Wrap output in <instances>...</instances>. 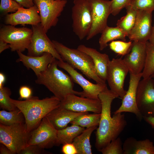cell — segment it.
<instances>
[{
    "instance_id": "13",
    "label": "cell",
    "mask_w": 154,
    "mask_h": 154,
    "mask_svg": "<svg viewBox=\"0 0 154 154\" xmlns=\"http://www.w3.org/2000/svg\"><path fill=\"white\" fill-rule=\"evenodd\" d=\"M136 102L143 117H154V82L151 77L143 78L140 81L137 92Z\"/></svg>"
},
{
    "instance_id": "40",
    "label": "cell",
    "mask_w": 154,
    "mask_h": 154,
    "mask_svg": "<svg viewBox=\"0 0 154 154\" xmlns=\"http://www.w3.org/2000/svg\"><path fill=\"white\" fill-rule=\"evenodd\" d=\"M22 7L26 8H29L35 5L34 0H14Z\"/></svg>"
},
{
    "instance_id": "44",
    "label": "cell",
    "mask_w": 154,
    "mask_h": 154,
    "mask_svg": "<svg viewBox=\"0 0 154 154\" xmlns=\"http://www.w3.org/2000/svg\"><path fill=\"white\" fill-rule=\"evenodd\" d=\"M5 77L4 74L2 72L0 73V88L4 86V84L5 81Z\"/></svg>"
},
{
    "instance_id": "10",
    "label": "cell",
    "mask_w": 154,
    "mask_h": 154,
    "mask_svg": "<svg viewBox=\"0 0 154 154\" xmlns=\"http://www.w3.org/2000/svg\"><path fill=\"white\" fill-rule=\"evenodd\" d=\"M92 10V24L86 40H89L101 33L107 26L109 16L111 14L112 1L88 0Z\"/></svg>"
},
{
    "instance_id": "4",
    "label": "cell",
    "mask_w": 154,
    "mask_h": 154,
    "mask_svg": "<svg viewBox=\"0 0 154 154\" xmlns=\"http://www.w3.org/2000/svg\"><path fill=\"white\" fill-rule=\"evenodd\" d=\"M55 47L64 61L74 68L80 70L90 79L96 83L106 84V82L97 75L91 58L85 53L77 49L69 48L56 40H52Z\"/></svg>"
},
{
    "instance_id": "34",
    "label": "cell",
    "mask_w": 154,
    "mask_h": 154,
    "mask_svg": "<svg viewBox=\"0 0 154 154\" xmlns=\"http://www.w3.org/2000/svg\"><path fill=\"white\" fill-rule=\"evenodd\" d=\"M129 5L137 11H154V0H131Z\"/></svg>"
},
{
    "instance_id": "16",
    "label": "cell",
    "mask_w": 154,
    "mask_h": 154,
    "mask_svg": "<svg viewBox=\"0 0 154 154\" xmlns=\"http://www.w3.org/2000/svg\"><path fill=\"white\" fill-rule=\"evenodd\" d=\"M130 78L128 89L122 99V103L114 114L128 112L135 114L139 121L143 119L137 106V92L138 86L142 77V72L135 75L129 73Z\"/></svg>"
},
{
    "instance_id": "32",
    "label": "cell",
    "mask_w": 154,
    "mask_h": 154,
    "mask_svg": "<svg viewBox=\"0 0 154 154\" xmlns=\"http://www.w3.org/2000/svg\"><path fill=\"white\" fill-rule=\"evenodd\" d=\"M132 41L128 42L122 40L112 41L109 44L110 49L115 53L122 56H125L130 51Z\"/></svg>"
},
{
    "instance_id": "8",
    "label": "cell",
    "mask_w": 154,
    "mask_h": 154,
    "mask_svg": "<svg viewBox=\"0 0 154 154\" xmlns=\"http://www.w3.org/2000/svg\"><path fill=\"white\" fill-rule=\"evenodd\" d=\"M32 29L33 34L27 49V55L39 56L44 53L48 52L57 60H63L56 49L52 41L47 35L41 23L32 25Z\"/></svg>"
},
{
    "instance_id": "33",
    "label": "cell",
    "mask_w": 154,
    "mask_h": 154,
    "mask_svg": "<svg viewBox=\"0 0 154 154\" xmlns=\"http://www.w3.org/2000/svg\"><path fill=\"white\" fill-rule=\"evenodd\" d=\"M123 143L119 137L111 141L99 151L102 154H124Z\"/></svg>"
},
{
    "instance_id": "5",
    "label": "cell",
    "mask_w": 154,
    "mask_h": 154,
    "mask_svg": "<svg viewBox=\"0 0 154 154\" xmlns=\"http://www.w3.org/2000/svg\"><path fill=\"white\" fill-rule=\"evenodd\" d=\"M30 133L25 122L11 125L0 123V143L6 146L13 154H20L27 145Z\"/></svg>"
},
{
    "instance_id": "3",
    "label": "cell",
    "mask_w": 154,
    "mask_h": 154,
    "mask_svg": "<svg viewBox=\"0 0 154 154\" xmlns=\"http://www.w3.org/2000/svg\"><path fill=\"white\" fill-rule=\"evenodd\" d=\"M57 60L55 59L47 69L37 76L35 82L45 86L60 101L70 94L82 95V92L74 90L71 77L58 68Z\"/></svg>"
},
{
    "instance_id": "27",
    "label": "cell",
    "mask_w": 154,
    "mask_h": 154,
    "mask_svg": "<svg viewBox=\"0 0 154 154\" xmlns=\"http://www.w3.org/2000/svg\"><path fill=\"white\" fill-rule=\"evenodd\" d=\"M125 8L126 15L118 20L116 25L128 37L135 24L137 11L132 8L129 5Z\"/></svg>"
},
{
    "instance_id": "28",
    "label": "cell",
    "mask_w": 154,
    "mask_h": 154,
    "mask_svg": "<svg viewBox=\"0 0 154 154\" xmlns=\"http://www.w3.org/2000/svg\"><path fill=\"white\" fill-rule=\"evenodd\" d=\"M25 122L24 116L18 108L11 111H7L5 110L0 111V123L9 126Z\"/></svg>"
},
{
    "instance_id": "35",
    "label": "cell",
    "mask_w": 154,
    "mask_h": 154,
    "mask_svg": "<svg viewBox=\"0 0 154 154\" xmlns=\"http://www.w3.org/2000/svg\"><path fill=\"white\" fill-rule=\"evenodd\" d=\"M22 7L14 0H1L0 11L4 15H6L10 12H15Z\"/></svg>"
},
{
    "instance_id": "17",
    "label": "cell",
    "mask_w": 154,
    "mask_h": 154,
    "mask_svg": "<svg viewBox=\"0 0 154 154\" xmlns=\"http://www.w3.org/2000/svg\"><path fill=\"white\" fill-rule=\"evenodd\" d=\"M152 12L137 10L135 23L128 37L130 41L146 43L149 39L152 28Z\"/></svg>"
},
{
    "instance_id": "37",
    "label": "cell",
    "mask_w": 154,
    "mask_h": 154,
    "mask_svg": "<svg viewBox=\"0 0 154 154\" xmlns=\"http://www.w3.org/2000/svg\"><path fill=\"white\" fill-rule=\"evenodd\" d=\"M44 149L35 145H28L24 148L20 154H42L47 153Z\"/></svg>"
},
{
    "instance_id": "11",
    "label": "cell",
    "mask_w": 154,
    "mask_h": 154,
    "mask_svg": "<svg viewBox=\"0 0 154 154\" xmlns=\"http://www.w3.org/2000/svg\"><path fill=\"white\" fill-rule=\"evenodd\" d=\"M128 72L129 70L121 58H113L110 61L106 81L110 90L121 100L127 92L124 89V82Z\"/></svg>"
},
{
    "instance_id": "30",
    "label": "cell",
    "mask_w": 154,
    "mask_h": 154,
    "mask_svg": "<svg viewBox=\"0 0 154 154\" xmlns=\"http://www.w3.org/2000/svg\"><path fill=\"white\" fill-rule=\"evenodd\" d=\"M146 57L145 64L142 72V77H149L154 73V45L149 41L145 43Z\"/></svg>"
},
{
    "instance_id": "1",
    "label": "cell",
    "mask_w": 154,
    "mask_h": 154,
    "mask_svg": "<svg viewBox=\"0 0 154 154\" xmlns=\"http://www.w3.org/2000/svg\"><path fill=\"white\" fill-rule=\"evenodd\" d=\"M119 97L107 86L99 95L102 104L100 117L96 133L95 147L99 151L111 141L119 137L127 125L125 115L122 113L111 116L112 103Z\"/></svg>"
},
{
    "instance_id": "29",
    "label": "cell",
    "mask_w": 154,
    "mask_h": 154,
    "mask_svg": "<svg viewBox=\"0 0 154 154\" xmlns=\"http://www.w3.org/2000/svg\"><path fill=\"white\" fill-rule=\"evenodd\" d=\"M100 115V113L85 114L76 118L70 123L86 128L97 126L99 123Z\"/></svg>"
},
{
    "instance_id": "43",
    "label": "cell",
    "mask_w": 154,
    "mask_h": 154,
    "mask_svg": "<svg viewBox=\"0 0 154 154\" xmlns=\"http://www.w3.org/2000/svg\"><path fill=\"white\" fill-rule=\"evenodd\" d=\"M143 119L154 129V117H143Z\"/></svg>"
},
{
    "instance_id": "45",
    "label": "cell",
    "mask_w": 154,
    "mask_h": 154,
    "mask_svg": "<svg viewBox=\"0 0 154 154\" xmlns=\"http://www.w3.org/2000/svg\"><path fill=\"white\" fill-rule=\"evenodd\" d=\"M149 41L151 44L154 45V23L152 26V31Z\"/></svg>"
},
{
    "instance_id": "19",
    "label": "cell",
    "mask_w": 154,
    "mask_h": 154,
    "mask_svg": "<svg viewBox=\"0 0 154 154\" xmlns=\"http://www.w3.org/2000/svg\"><path fill=\"white\" fill-rule=\"evenodd\" d=\"M6 25L15 26L21 25H36L41 23V18L37 7L34 5L29 8L22 7L15 12L6 15Z\"/></svg>"
},
{
    "instance_id": "7",
    "label": "cell",
    "mask_w": 154,
    "mask_h": 154,
    "mask_svg": "<svg viewBox=\"0 0 154 154\" xmlns=\"http://www.w3.org/2000/svg\"><path fill=\"white\" fill-rule=\"evenodd\" d=\"M33 34L31 29L26 27H16L7 25L0 29V39L10 45L11 51L23 52L27 49Z\"/></svg>"
},
{
    "instance_id": "46",
    "label": "cell",
    "mask_w": 154,
    "mask_h": 154,
    "mask_svg": "<svg viewBox=\"0 0 154 154\" xmlns=\"http://www.w3.org/2000/svg\"><path fill=\"white\" fill-rule=\"evenodd\" d=\"M151 77L152 78L154 82V73L151 76Z\"/></svg>"
},
{
    "instance_id": "22",
    "label": "cell",
    "mask_w": 154,
    "mask_h": 154,
    "mask_svg": "<svg viewBox=\"0 0 154 154\" xmlns=\"http://www.w3.org/2000/svg\"><path fill=\"white\" fill-rule=\"evenodd\" d=\"M88 113L74 112L58 107L51 111L46 116L54 127L59 130L67 127L77 117Z\"/></svg>"
},
{
    "instance_id": "2",
    "label": "cell",
    "mask_w": 154,
    "mask_h": 154,
    "mask_svg": "<svg viewBox=\"0 0 154 154\" xmlns=\"http://www.w3.org/2000/svg\"><path fill=\"white\" fill-rule=\"evenodd\" d=\"M11 101L23 114L27 130L29 133L38 126L48 113L59 107L60 102V100L54 96L42 99L33 96L25 100L11 98Z\"/></svg>"
},
{
    "instance_id": "23",
    "label": "cell",
    "mask_w": 154,
    "mask_h": 154,
    "mask_svg": "<svg viewBox=\"0 0 154 154\" xmlns=\"http://www.w3.org/2000/svg\"><path fill=\"white\" fill-rule=\"evenodd\" d=\"M124 154H154V145L148 139L138 140L133 137L127 138L123 144Z\"/></svg>"
},
{
    "instance_id": "36",
    "label": "cell",
    "mask_w": 154,
    "mask_h": 154,
    "mask_svg": "<svg viewBox=\"0 0 154 154\" xmlns=\"http://www.w3.org/2000/svg\"><path fill=\"white\" fill-rule=\"evenodd\" d=\"M111 14L117 15L124 8L129 5L131 0H112Z\"/></svg>"
},
{
    "instance_id": "15",
    "label": "cell",
    "mask_w": 154,
    "mask_h": 154,
    "mask_svg": "<svg viewBox=\"0 0 154 154\" xmlns=\"http://www.w3.org/2000/svg\"><path fill=\"white\" fill-rule=\"evenodd\" d=\"M70 94L60 101L59 107L74 112L100 113L102 104L100 100L83 97Z\"/></svg>"
},
{
    "instance_id": "9",
    "label": "cell",
    "mask_w": 154,
    "mask_h": 154,
    "mask_svg": "<svg viewBox=\"0 0 154 154\" xmlns=\"http://www.w3.org/2000/svg\"><path fill=\"white\" fill-rule=\"evenodd\" d=\"M38 8L41 24L46 33L55 26L67 2V0H34Z\"/></svg>"
},
{
    "instance_id": "18",
    "label": "cell",
    "mask_w": 154,
    "mask_h": 154,
    "mask_svg": "<svg viewBox=\"0 0 154 154\" xmlns=\"http://www.w3.org/2000/svg\"><path fill=\"white\" fill-rule=\"evenodd\" d=\"M146 57L145 43L133 41L130 52L125 56L123 59L129 73L137 75L142 72Z\"/></svg>"
},
{
    "instance_id": "20",
    "label": "cell",
    "mask_w": 154,
    "mask_h": 154,
    "mask_svg": "<svg viewBox=\"0 0 154 154\" xmlns=\"http://www.w3.org/2000/svg\"><path fill=\"white\" fill-rule=\"evenodd\" d=\"M19 58L17 62H21L28 69H31L37 76L45 70L49 64L55 58L50 54L45 52L40 56H30L17 51Z\"/></svg>"
},
{
    "instance_id": "14",
    "label": "cell",
    "mask_w": 154,
    "mask_h": 154,
    "mask_svg": "<svg viewBox=\"0 0 154 154\" xmlns=\"http://www.w3.org/2000/svg\"><path fill=\"white\" fill-rule=\"evenodd\" d=\"M58 66L65 70L69 74L73 82L79 85L82 88L80 96L94 100H99V95L107 86L106 84H96L92 83L86 79L68 63L63 60H57Z\"/></svg>"
},
{
    "instance_id": "26",
    "label": "cell",
    "mask_w": 154,
    "mask_h": 154,
    "mask_svg": "<svg viewBox=\"0 0 154 154\" xmlns=\"http://www.w3.org/2000/svg\"><path fill=\"white\" fill-rule=\"evenodd\" d=\"M85 128L72 125L58 130L55 146H59L66 143H72L74 139L85 129Z\"/></svg>"
},
{
    "instance_id": "24",
    "label": "cell",
    "mask_w": 154,
    "mask_h": 154,
    "mask_svg": "<svg viewBox=\"0 0 154 154\" xmlns=\"http://www.w3.org/2000/svg\"><path fill=\"white\" fill-rule=\"evenodd\" d=\"M97 126L86 128L74 139L72 143L75 146L78 154H92L91 145L90 139L93 132Z\"/></svg>"
},
{
    "instance_id": "12",
    "label": "cell",
    "mask_w": 154,
    "mask_h": 154,
    "mask_svg": "<svg viewBox=\"0 0 154 154\" xmlns=\"http://www.w3.org/2000/svg\"><path fill=\"white\" fill-rule=\"evenodd\" d=\"M57 131L45 116L38 126L30 132L27 146L35 145L44 149L51 148L55 146Z\"/></svg>"
},
{
    "instance_id": "25",
    "label": "cell",
    "mask_w": 154,
    "mask_h": 154,
    "mask_svg": "<svg viewBox=\"0 0 154 154\" xmlns=\"http://www.w3.org/2000/svg\"><path fill=\"white\" fill-rule=\"evenodd\" d=\"M126 35L118 27H111L108 25L101 33L99 40V49L102 50L108 45V43L114 40L119 39L125 41Z\"/></svg>"
},
{
    "instance_id": "31",
    "label": "cell",
    "mask_w": 154,
    "mask_h": 154,
    "mask_svg": "<svg viewBox=\"0 0 154 154\" xmlns=\"http://www.w3.org/2000/svg\"><path fill=\"white\" fill-rule=\"evenodd\" d=\"M11 92L8 87L3 86L0 88V107L4 110L11 111L17 108L11 101Z\"/></svg>"
},
{
    "instance_id": "21",
    "label": "cell",
    "mask_w": 154,
    "mask_h": 154,
    "mask_svg": "<svg viewBox=\"0 0 154 154\" xmlns=\"http://www.w3.org/2000/svg\"><path fill=\"white\" fill-rule=\"evenodd\" d=\"M77 48L91 58L97 75L106 82L108 67L110 61L108 55L101 53L95 49L87 47L83 44L79 45Z\"/></svg>"
},
{
    "instance_id": "41",
    "label": "cell",
    "mask_w": 154,
    "mask_h": 154,
    "mask_svg": "<svg viewBox=\"0 0 154 154\" xmlns=\"http://www.w3.org/2000/svg\"><path fill=\"white\" fill-rule=\"evenodd\" d=\"M0 154H13L10 150L5 145L0 143Z\"/></svg>"
},
{
    "instance_id": "38",
    "label": "cell",
    "mask_w": 154,
    "mask_h": 154,
    "mask_svg": "<svg viewBox=\"0 0 154 154\" xmlns=\"http://www.w3.org/2000/svg\"><path fill=\"white\" fill-rule=\"evenodd\" d=\"M20 98L21 99H27L30 98L32 96L31 89L27 86H21L19 89Z\"/></svg>"
},
{
    "instance_id": "6",
    "label": "cell",
    "mask_w": 154,
    "mask_h": 154,
    "mask_svg": "<svg viewBox=\"0 0 154 154\" xmlns=\"http://www.w3.org/2000/svg\"><path fill=\"white\" fill-rule=\"evenodd\" d=\"M73 31L80 40L86 38L92 24V10L88 0H74L72 8Z\"/></svg>"
},
{
    "instance_id": "39",
    "label": "cell",
    "mask_w": 154,
    "mask_h": 154,
    "mask_svg": "<svg viewBox=\"0 0 154 154\" xmlns=\"http://www.w3.org/2000/svg\"><path fill=\"white\" fill-rule=\"evenodd\" d=\"M61 151L64 154H78L77 149L72 143L62 145Z\"/></svg>"
},
{
    "instance_id": "42",
    "label": "cell",
    "mask_w": 154,
    "mask_h": 154,
    "mask_svg": "<svg viewBox=\"0 0 154 154\" xmlns=\"http://www.w3.org/2000/svg\"><path fill=\"white\" fill-rule=\"evenodd\" d=\"M10 48L9 44L0 39V53H1L5 50Z\"/></svg>"
}]
</instances>
